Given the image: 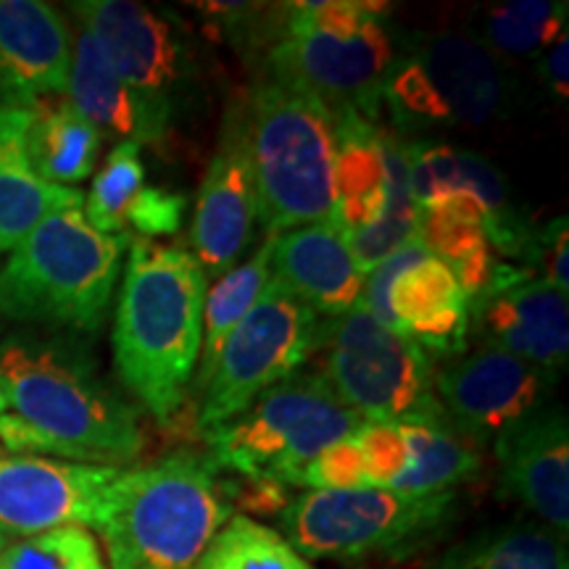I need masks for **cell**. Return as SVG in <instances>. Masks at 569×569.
Wrapping results in <instances>:
<instances>
[{
  "label": "cell",
  "mask_w": 569,
  "mask_h": 569,
  "mask_svg": "<svg viewBox=\"0 0 569 569\" xmlns=\"http://www.w3.org/2000/svg\"><path fill=\"white\" fill-rule=\"evenodd\" d=\"M0 390L13 409L0 417V440L17 457L53 453L77 465L124 469L146 448L138 411L106 386L90 353L69 340H3Z\"/></svg>",
  "instance_id": "1"
},
{
  "label": "cell",
  "mask_w": 569,
  "mask_h": 569,
  "mask_svg": "<svg viewBox=\"0 0 569 569\" xmlns=\"http://www.w3.org/2000/svg\"><path fill=\"white\" fill-rule=\"evenodd\" d=\"M209 293L201 264L180 246L140 238L130 246L113 319L119 380L159 422L182 409L203 338Z\"/></svg>",
  "instance_id": "2"
},
{
  "label": "cell",
  "mask_w": 569,
  "mask_h": 569,
  "mask_svg": "<svg viewBox=\"0 0 569 569\" xmlns=\"http://www.w3.org/2000/svg\"><path fill=\"white\" fill-rule=\"evenodd\" d=\"M232 517L222 469L209 453L177 451L119 469L96 530L111 569H193Z\"/></svg>",
  "instance_id": "3"
},
{
  "label": "cell",
  "mask_w": 569,
  "mask_h": 569,
  "mask_svg": "<svg viewBox=\"0 0 569 569\" xmlns=\"http://www.w3.org/2000/svg\"><path fill=\"white\" fill-rule=\"evenodd\" d=\"M127 243L124 232L92 230L82 206L51 213L0 267V317L98 332L109 317Z\"/></svg>",
  "instance_id": "4"
},
{
  "label": "cell",
  "mask_w": 569,
  "mask_h": 569,
  "mask_svg": "<svg viewBox=\"0 0 569 569\" xmlns=\"http://www.w3.org/2000/svg\"><path fill=\"white\" fill-rule=\"evenodd\" d=\"M256 203L267 238L332 219L336 127L311 92L267 80L243 103Z\"/></svg>",
  "instance_id": "5"
},
{
  "label": "cell",
  "mask_w": 569,
  "mask_h": 569,
  "mask_svg": "<svg viewBox=\"0 0 569 569\" xmlns=\"http://www.w3.org/2000/svg\"><path fill=\"white\" fill-rule=\"evenodd\" d=\"M457 490H306L277 515V532L303 559L407 557L451 525Z\"/></svg>",
  "instance_id": "6"
},
{
  "label": "cell",
  "mask_w": 569,
  "mask_h": 569,
  "mask_svg": "<svg viewBox=\"0 0 569 569\" xmlns=\"http://www.w3.org/2000/svg\"><path fill=\"white\" fill-rule=\"evenodd\" d=\"M361 425L365 419L340 401L322 375L296 372L203 436L222 472L290 486L298 469Z\"/></svg>",
  "instance_id": "7"
},
{
  "label": "cell",
  "mask_w": 569,
  "mask_h": 569,
  "mask_svg": "<svg viewBox=\"0 0 569 569\" xmlns=\"http://www.w3.org/2000/svg\"><path fill=\"white\" fill-rule=\"evenodd\" d=\"M317 348L327 356L322 377L365 422H398L436 401L430 356L367 306L319 322Z\"/></svg>",
  "instance_id": "8"
},
{
  "label": "cell",
  "mask_w": 569,
  "mask_h": 569,
  "mask_svg": "<svg viewBox=\"0 0 569 569\" xmlns=\"http://www.w3.org/2000/svg\"><path fill=\"white\" fill-rule=\"evenodd\" d=\"M317 343L319 317L277 277H269L259 301L234 327L211 380L201 390L198 430L206 432L243 415L264 390L296 375L317 351Z\"/></svg>",
  "instance_id": "9"
},
{
  "label": "cell",
  "mask_w": 569,
  "mask_h": 569,
  "mask_svg": "<svg viewBox=\"0 0 569 569\" xmlns=\"http://www.w3.org/2000/svg\"><path fill=\"white\" fill-rule=\"evenodd\" d=\"M393 40L382 19H372L353 38L293 32L264 53L267 80L311 92L330 113L356 111L375 122L382 84L393 67Z\"/></svg>",
  "instance_id": "10"
},
{
  "label": "cell",
  "mask_w": 569,
  "mask_h": 569,
  "mask_svg": "<svg viewBox=\"0 0 569 569\" xmlns=\"http://www.w3.org/2000/svg\"><path fill=\"white\" fill-rule=\"evenodd\" d=\"M469 330L482 346L559 375L569 359L567 293L528 269L496 264L486 290L467 301Z\"/></svg>",
  "instance_id": "11"
},
{
  "label": "cell",
  "mask_w": 569,
  "mask_h": 569,
  "mask_svg": "<svg viewBox=\"0 0 569 569\" xmlns=\"http://www.w3.org/2000/svg\"><path fill=\"white\" fill-rule=\"evenodd\" d=\"M559 375L482 346L440 369L436 398L475 443L493 440L503 427L551 403Z\"/></svg>",
  "instance_id": "12"
},
{
  "label": "cell",
  "mask_w": 569,
  "mask_h": 569,
  "mask_svg": "<svg viewBox=\"0 0 569 569\" xmlns=\"http://www.w3.org/2000/svg\"><path fill=\"white\" fill-rule=\"evenodd\" d=\"M117 467L0 457V528L13 538L80 525L96 530Z\"/></svg>",
  "instance_id": "13"
},
{
  "label": "cell",
  "mask_w": 569,
  "mask_h": 569,
  "mask_svg": "<svg viewBox=\"0 0 569 569\" xmlns=\"http://www.w3.org/2000/svg\"><path fill=\"white\" fill-rule=\"evenodd\" d=\"M259 222L251 151H248L243 109L230 111L217 153L203 172L198 190L190 243L206 280L230 272L251 243Z\"/></svg>",
  "instance_id": "14"
},
{
  "label": "cell",
  "mask_w": 569,
  "mask_h": 569,
  "mask_svg": "<svg viewBox=\"0 0 569 569\" xmlns=\"http://www.w3.org/2000/svg\"><path fill=\"white\" fill-rule=\"evenodd\" d=\"M69 9L132 90L172 103L169 90L180 82L184 53L167 19L132 0H80Z\"/></svg>",
  "instance_id": "15"
},
{
  "label": "cell",
  "mask_w": 569,
  "mask_h": 569,
  "mask_svg": "<svg viewBox=\"0 0 569 569\" xmlns=\"http://www.w3.org/2000/svg\"><path fill=\"white\" fill-rule=\"evenodd\" d=\"M501 482L540 525L569 530V422L561 407L517 419L493 438Z\"/></svg>",
  "instance_id": "16"
},
{
  "label": "cell",
  "mask_w": 569,
  "mask_h": 569,
  "mask_svg": "<svg viewBox=\"0 0 569 569\" xmlns=\"http://www.w3.org/2000/svg\"><path fill=\"white\" fill-rule=\"evenodd\" d=\"M71 32L67 19L40 0H0V92L6 106L34 109L67 92Z\"/></svg>",
  "instance_id": "17"
},
{
  "label": "cell",
  "mask_w": 569,
  "mask_h": 569,
  "mask_svg": "<svg viewBox=\"0 0 569 569\" xmlns=\"http://www.w3.org/2000/svg\"><path fill=\"white\" fill-rule=\"evenodd\" d=\"M272 277L317 317L336 319L361 301L367 274L356 267L346 232L327 219L272 238Z\"/></svg>",
  "instance_id": "18"
},
{
  "label": "cell",
  "mask_w": 569,
  "mask_h": 569,
  "mask_svg": "<svg viewBox=\"0 0 569 569\" xmlns=\"http://www.w3.org/2000/svg\"><path fill=\"white\" fill-rule=\"evenodd\" d=\"M67 92L71 109L101 130V134L113 132L138 146H159L172 119V103L151 101L132 90L113 71L88 30H80L71 48Z\"/></svg>",
  "instance_id": "19"
},
{
  "label": "cell",
  "mask_w": 569,
  "mask_h": 569,
  "mask_svg": "<svg viewBox=\"0 0 569 569\" xmlns=\"http://www.w3.org/2000/svg\"><path fill=\"white\" fill-rule=\"evenodd\" d=\"M409 56L436 84L451 113V124H486L507 103V77L493 51L478 38L457 32L430 34L419 40Z\"/></svg>",
  "instance_id": "20"
},
{
  "label": "cell",
  "mask_w": 569,
  "mask_h": 569,
  "mask_svg": "<svg viewBox=\"0 0 569 569\" xmlns=\"http://www.w3.org/2000/svg\"><path fill=\"white\" fill-rule=\"evenodd\" d=\"M390 311L396 330L415 340L432 361L467 353V296L451 267L436 256H427L398 277L390 288Z\"/></svg>",
  "instance_id": "21"
},
{
  "label": "cell",
  "mask_w": 569,
  "mask_h": 569,
  "mask_svg": "<svg viewBox=\"0 0 569 569\" xmlns=\"http://www.w3.org/2000/svg\"><path fill=\"white\" fill-rule=\"evenodd\" d=\"M32 109L0 106V253H9L56 211L77 209L84 196L40 180L32 169L27 134Z\"/></svg>",
  "instance_id": "22"
},
{
  "label": "cell",
  "mask_w": 569,
  "mask_h": 569,
  "mask_svg": "<svg viewBox=\"0 0 569 569\" xmlns=\"http://www.w3.org/2000/svg\"><path fill=\"white\" fill-rule=\"evenodd\" d=\"M336 127V211L330 222L353 234L375 224L386 209V169L380 153V127L356 111L332 113Z\"/></svg>",
  "instance_id": "23"
},
{
  "label": "cell",
  "mask_w": 569,
  "mask_h": 569,
  "mask_svg": "<svg viewBox=\"0 0 569 569\" xmlns=\"http://www.w3.org/2000/svg\"><path fill=\"white\" fill-rule=\"evenodd\" d=\"M398 427L409 446L411 469L396 490L446 493V490H457L461 482L478 478L482 467L478 443L448 417L438 398L417 415L398 419Z\"/></svg>",
  "instance_id": "24"
},
{
  "label": "cell",
  "mask_w": 569,
  "mask_h": 569,
  "mask_svg": "<svg viewBox=\"0 0 569 569\" xmlns=\"http://www.w3.org/2000/svg\"><path fill=\"white\" fill-rule=\"evenodd\" d=\"M101 142V130L71 109L69 101H42L32 109L27 151L40 180L61 188L88 180L96 172Z\"/></svg>",
  "instance_id": "25"
},
{
  "label": "cell",
  "mask_w": 569,
  "mask_h": 569,
  "mask_svg": "<svg viewBox=\"0 0 569 569\" xmlns=\"http://www.w3.org/2000/svg\"><path fill=\"white\" fill-rule=\"evenodd\" d=\"M430 569H569L567 538L540 522H511L459 540Z\"/></svg>",
  "instance_id": "26"
},
{
  "label": "cell",
  "mask_w": 569,
  "mask_h": 569,
  "mask_svg": "<svg viewBox=\"0 0 569 569\" xmlns=\"http://www.w3.org/2000/svg\"><path fill=\"white\" fill-rule=\"evenodd\" d=\"M269 277H272V238H267L246 264H238L219 277L217 284L206 293L203 338L201 356H198L201 369H198L196 380L198 390H203L206 382L211 380L224 343L230 340L234 327L243 322L248 311L253 309V303L259 301Z\"/></svg>",
  "instance_id": "27"
},
{
  "label": "cell",
  "mask_w": 569,
  "mask_h": 569,
  "mask_svg": "<svg viewBox=\"0 0 569 569\" xmlns=\"http://www.w3.org/2000/svg\"><path fill=\"white\" fill-rule=\"evenodd\" d=\"M193 569H317L274 528L234 515L213 536Z\"/></svg>",
  "instance_id": "28"
},
{
  "label": "cell",
  "mask_w": 569,
  "mask_h": 569,
  "mask_svg": "<svg viewBox=\"0 0 569 569\" xmlns=\"http://www.w3.org/2000/svg\"><path fill=\"white\" fill-rule=\"evenodd\" d=\"M567 3L511 0L493 6L486 17V46L496 53L530 56L553 46L565 34Z\"/></svg>",
  "instance_id": "29"
},
{
  "label": "cell",
  "mask_w": 569,
  "mask_h": 569,
  "mask_svg": "<svg viewBox=\"0 0 569 569\" xmlns=\"http://www.w3.org/2000/svg\"><path fill=\"white\" fill-rule=\"evenodd\" d=\"M417 240L443 264H457L475 248L488 243L486 209L469 193H453L443 201L422 206L417 217Z\"/></svg>",
  "instance_id": "30"
},
{
  "label": "cell",
  "mask_w": 569,
  "mask_h": 569,
  "mask_svg": "<svg viewBox=\"0 0 569 569\" xmlns=\"http://www.w3.org/2000/svg\"><path fill=\"white\" fill-rule=\"evenodd\" d=\"M146 182L138 142L122 140L106 156L103 169L92 180L84 201V219L92 230L103 234H119L127 224V209Z\"/></svg>",
  "instance_id": "31"
},
{
  "label": "cell",
  "mask_w": 569,
  "mask_h": 569,
  "mask_svg": "<svg viewBox=\"0 0 569 569\" xmlns=\"http://www.w3.org/2000/svg\"><path fill=\"white\" fill-rule=\"evenodd\" d=\"M0 569H109L101 546L88 528L67 525L13 538L0 553Z\"/></svg>",
  "instance_id": "32"
},
{
  "label": "cell",
  "mask_w": 569,
  "mask_h": 569,
  "mask_svg": "<svg viewBox=\"0 0 569 569\" xmlns=\"http://www.w3.org/2000/svg\"><path fill=\"white\" fill-rule=\"evenodd\" d=\"M382 101L388 103L393 113L396 124L403 130L411 127H430V124H451V113H448L443 98L419 67L417 59L401 56L390 67L386 84H382Z\"/></svg>",
  "instance_id": "33"
},
{
  "label": "cell",
  "mask_w": 569,
  "mask_h": 569,
  "mask_svg": "<svg viewBox=\"0 0 569 569\" xmlns=\"http://www.w3.org/2000/svg\"><path fill=\"white\" fill-rule=\"evenodd\" d=\"M388 11V3H372V0H309V3H288L282 13V34L311 32L330 34V38H353L361 27L369 24L372 19H382Z\"/></svg>",
  "instance_id": "34"
},
{
  "label": "cell",
  "mask_w": 569,
  "mask_h": 569,
  "mask_svg": "<svg viewBox=\"0 0 569 569\" xmlns=\"http://www.w3.org/2000/svg\"><path fill=\"white\" fill-rule=\"evenodd\" d=\"M367 488L396 490L411 469L409 446L398 422H365L353 432Z\"/></svg>",
  "instance_id": "35"
},
{
  "label": "cell",
  "mask_w": 569,
  "mask_h": 569,
  "mask_svg": "<svg viewBox=\"0 0 569 569\" xmlns=\"http://www.w3.org/2000/svg\"><path fill=\"white\" fill-rule=\"evenodd\" d=\"M425 246L419 243L417 238H411L403 243L398 251H393L388 256L386 261H380L369 277H365V290H361V306H367L372 315L380 319V322H386L388 327H396L393 322V311H390V288H393V282L401 277L407 269H411L419 261L427 259Z\"/></svg>",
  "instance_id": "36"
},
{
  "label": "cell",
  "mask_w": 569,
  "mask_h": 569,
  "mask_svg": "<svg viewBox=\"0 0 569 569\" xmlns=\"http://www.w3.org/2000/svg\"><path fill=\"white\" fill-rule=\"evenodd\" d=\"M184 209H188V198L182 193L142 184L127 209V224H132L148 240L159 238V234H174L182 227Z\"/></svg>",
  "instance_id": "37"
},
{
  "label": "cell",
  "mask_w": 569,
  "mask_h": 569,
  "mask_svg": "<svg viewBox=\"0 0 569 569\" xmlns=\"http://www.w3.org/2000/svg\"><path fill=\"white\" fill-rule=\"evenodd\" d=\"M569 238H567V217L553 219L549 227L536 232V248H532L530 264L540 267L543 277L540 280L549 282L551 288L567 293L569 290V267H567V251H569Z\"/></svg>",
  "instance_id": "38"
},
{
  "label": "cell",
  "mask_w": 569,
  "mask_h": 569,
  "mask_svg": "<svg viewBox=\"0 0 569 569\" xmlns=\"http://www.w3.org/2000/svg\"><path fill=\"white\" fill-rule=\"evenodd\" d=\"M493 251H490V246H480L475 248L472 253L465 256V259L457 261V264H451V272L457 277L461 293L469 298H475L478 293L486 290V284L490 282V274H493Z\"/></svg>",
  "instance_id": "39"
},
{
  "label": "cell",
  "mask_w": 569,
  "mask_h": 569,
  "mask_svg": "<svg viewBox=\"0 0 569 569\" xmlns=\"http://www.w3.org/2000/svg\"><path fill=\"white\" fill-rule=\"evenodd\" d=\"M540 74H543V80L551 88L553 96L561 98V101H567L569 96V34L567 32L559 34V40L549 48Z\"/></svg>",
  "instance_id": "40"
},
{
  "label": "cell",
  "mask_w": 569,
  "mask_h": 569,
  "mask_svg": "<svg viewBox=\"0 0 569 569\" xmlns=\"http://www.w3.org/2000/svg\"><path fill=\"white\" fill-rule=\"evenodd\" d=\"M11 540H13V536H11V532H6L3 528H0V553H3V551H6V546H9V543H11Z\"/></svg>",
  "instance_id": "41"
},
{
  "label": "cell",
  "mask_w": 569,
  "mask_h": 569,
  "mask_svg": "<svg viewBox=\"0 0 569 569\" xmlns=\"http://www.w3.org/2000/svg\"><path fill=\"white\" fill-rule=\"evenodd\" d=\"M6 411H9V401H6L3 390H0V417H3V415H6Z\"/></svg>",
  "instance_id": "42"
}]
</instances>
